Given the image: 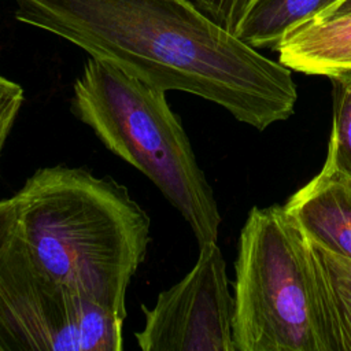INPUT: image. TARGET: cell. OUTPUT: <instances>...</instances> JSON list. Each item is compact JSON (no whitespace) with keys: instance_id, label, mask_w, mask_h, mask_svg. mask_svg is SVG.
I'll list each match as a JSON object with an SVG mask.
<instances>
[{"instance_id":"cell-1","label":"cell","mask_w":351,"mask_h":351,"mask_svg":"<svg viewBox=\"0 0 351 351\" xmlns=\"http://www.w3.org/2000/svg\"><path fill=\"white\" fill-rule=\"evenodd\" d=\"M16 21L52 33L136 78L213 101L258 130L288 119L291 69L189 0H14Z\"/></svg>"},{"instance_id":"cell-2","label":"cell","mask_w":351,"mask_h":351,"mask_svg":"<svg viewBox=\"0 0 351 351\" xmlns=\"http://www.w3.org/2000/svg\"><path fill=\"white\" fill-rule=\"evenodd\" d=\"M16 236L55 280L126 319V292L151 243V219L114 178L66 165L37 169L14 195Z\"/></svg>"},{"instance_id":"cell-3","label":"cell","mask_w":351,"mask_h":351,"mask_svg":"<svg viewBox=\"0 0 351 351\" xmlns=\"http://www.w3.org/2000/svg\"><path fill=\"white\" fill-rule=\"evenodd\" d=\"M234 274L236 351H340L314 245L284 206L251 208Z\"/></svg>"},{"instance_id":"cell-4","label":"cell","mask_w":351,"mask_h":351,"mask_svg":"<svg viewBox=\"0 0 351 351\" xmlns=\"http://www.w3.org/2000/svg\"><path fill=\"white\" fill-rule=\"evenodd\" d=\"M166 93L90 56L74 81L70 108L110 152L160 191L186 221L199 247L215 243L218 204Z\"/></svg>"},{"instance_id":"cell-5","label":"cell","mask_w":351,"mask_h":351,"mask_svg":"<svg viewBox=\"0 0 351 351\" xmlns=\"http://www.w3.org/2000/svg\"><path fill=\"white\" fill-rule=\"evenodd\" d=\"M123 325L38 267L15 233L0 258V351H121Z\"/></svg>"},{"instance_id":"cell-6","label":"cell","mask_w":351,"mask_h":351,"mask_svg":"<svg viewBox=\"0 0 351 351\" xmlns=\"http://www.w3.org/2000/svg\"><path fill=\"white\" fill-rule=\"evenodd\" d=\"M233 306L217 241L200 245L188 274L162 291L151 308L141 304L137 346L143 351H236Z\"/></svg>"},{"instance_id":"cell-7","label":"cell","mask_w":351,"mask_h":351,"mask_svg":"<svg viewBox=\"0 0 351 351\" xmlns=\"http://www.w3.org/2000/svg\"><path fill=\"white\" fill-rule=\"evenodd\" d=\"M284 208L314 245L351 259V180L328 156Z\"/></svg>"},{"instance_id":"cell-8","label":"cell","mask_w":351,"mask_h":351,"mask_svg":"<svg viewBox=\"0 0 351 351\" xmlns=\"http://www.w3.org/2000/svg\"><path fill=\"white\" fill-rule=\"evenodd\" d=\"M278 62L311 75L351 70V14L314 18L291 32L274 48Z\"/></svg>"},{"instance_id":"cell-9","label":"cell","mask_w":351,"mask_h":351,"mask_svg":"<svg viewBox=\"0 0 351 351\" xmlns=\"http://www.w3.org/2000/svg\"><path fill=\"white\" fill-rule=\"evenodd\" d=\"M337 0H254L236 36L254 48H276L296 26L315 18Z\"/></svg>"},{"instance_id":"cell-10","label":"cell","mask_w":351,"mask_h":351,"mask_svg":"<svg viewBox=\"0 0 351 351\" xmlns=\"http://www.w3.org/2000/svg\"><path fill=\"white\" fill-rule=\"evenodd\" d=\"M314 251L326 285L340 351H351V259L317 245Z\"/></svg>"},{"instance_id":"cell-11","label":"cell","mask_w":351,"mask_h":351,"mask_svg":"<svg viewBox=\"0 0 351 351\" xmlns=\"http://www.w3.org/2000/svg\"><path fill=\"white\" fill-rule=\"evenodd\" d=\"M328 78L333 88V121L326 156L351 180V70Z\"/></svg>"},{"instance_id":"cell-12","label":"cell","mask_w":351,"mask_h":351,"mask_svg":"<svg viewBox=\"0 0 351 351\" xmlns=\"http://www.w3.org/2000/svg\"><path fill=\"white\" fill-rule=\"evenodd\" d=\"M206 16L236 36L254 0H189Z\"/></svg>"},{"instance_id":"cell-13","label":"cell","mask_w":351,"mask_h":351,"mask_svg":"<svg viewBox=\"0 0 351 351\" xmlns=\"http://www.w3.org/2000/svg\"><path fill=\"white\" fill-rule=\"evenodd\" d=\"M25 101L23 88L0 74V160L5 141Z\"/></svg>"},{"instance_id":"cell-14","label":"cell","mask_w":351,"mask_h":351,"mask_svg":"<svg viewBox=\"0 0 351 351\" xmlns=\"http://www.w3.org/2000/svg\"><path fill=\"white\" fill-rule=\"evenodd\" d=\"M18 210L15 197L0 199V258L11 244L16 233Z\"/></svg>"},{"instance_id":"cell-15","label":"cell","mask_w":351,"mask_h":351,"mask_svg":"<svg viewBox=\"0 0 351 351\" xmlns=\"http://www.w3.org/2000/svg\"><path fill=\"white\" fill-rule=\"evenodd\" d=\"M346 14H351V0H337L333 4H330L328 8H325L321 14H318L315 18L339 16V15H346Z\"/></svg>"}]
</instances>
